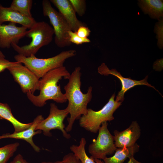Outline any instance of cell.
Masks as SVG:
<instances>
[{"instance_id": "25", "label": "cell", "mask_w": 163, "mask_h": 163, "mask_svg": "<svg viewBox=\"0 0 163 163\" xmlns=\"http://www.w3.org/2000/svg\"><path fill=\"white\" fill-rule=\"evenodd\" d=\"M19 62H11L5 58L4 54L0 55V73L8 68L15 65Z\"/></svg>"}, {"instance_id": "26", "label": "cell", "mask_w": 163, "mask_h": 163, "mask_svg": "<svg viewBox=\"0 0 163 163\" xmlns=\"http://www.w3.org/2000/svg\"><path fill=\"white\" fill-rule=\"evenodd\" d=\"M76 32L77 35L80 37L88 38L90 35L91 31L87 26H82L80 27Z\"/></svg>"}, {"instance_id": "13", "label": "cell", "mask_w": 163, "mask_h": 163, "mask_svg": "<svg viewBox=\"0 0 163 163\" xmlns=\"http://www.w3.org/2000/svg\"><path fill=\"white\" fill-rule=\"evenodd\" d=\"M44 119L42 115H39L34 119L31 125L28 128L19 132H14L11 134L7 133L2 135L0 136V139L13 138L24 140L28 143L36 152H40V149L34 143L33 138L34 136L41 133V131L36 130V129L38 124Z\"/></svg>"}, {"instance_id": "3", "label": "cell", "mask_w": 163, "mask_h": 163, "mask_svg": "<svg viewBox=\"0 0 163 163\" xmlns=\"http://www.w3.org/2000/svg\"><path fill=\"white\" fill-rule=\"evenodd\" d=\"M76 54L75 50H70L47 58H38L35 55L27 57L19 54L15 55L14 58L16 61L24 64L40 79L50 71L63 66L67 59Z\"/></svg>"}, {"instance_id": "15", "label": "cell", "mask_w": 163, "mask_h": 163, "mask_svg": "<svg viewBox=\"0 0 163 163\" xmlns=\"http://www.w3.org/2000/svg\"><path fill=\"white\" fill-rule=\"evenodd\" d=\"M7 21L20 24L29 29L36 22L33 17L26 16L9 7H5L0 4V24Z\"/></svg>"}, {"instance_id": "10", "label": "cell", "mask_w": 163, "mask_h": 163, "mask_svg": "<svg viewBox=\"0 0 163 163\" xmlns=\"http://www.w3.org/2000/svg\"><path fill=\"white\" fill-rule=\"evenodd\" d=\"M98 72L101 75L107 76L110 74L113 75L117 77L120 80L122 84V89L116 97V102H122L124 100L125 93L129 89L139 85H145L152 87L157 91L155 88L147 82L148 76L141 80L138 81L130 78H126L123 76L120 73L115 69H110L104 63H102L97 69Z\"/></svg>"}, {"instance_id": "1", "label": "cell", "mask_w": 163, "mask_h": 163, "mask_svg": "<svg viewBox=\"0 0 163 163\" xmlns=\"http://www.w3.org/2000/svg\"><path fill=\"white\" fill-rule=\"evenodd\" d=\"M81 69L79 66L75 68L68 78V82L64 87L65 94L68 101L66 109L70 114L68 119V124L65 127L68 133L72 130L75 120L86 114L88 104L92 98V86L89 87L85 94L81 91Z\"/></svg>"}, {"instance_id": "23", "label": "cell", "mask_w": 163, "mask_h": 163, "mask_svg": "<svg viewBox=\"0 0 163 163\" xmlns=\"http://www.w3.org/2000/svg\"><path fill=\"white\" fill-rule=\"evenodd\" d=\"M74 10L80 16H82L85 13L86 5L85 0H69Z\"/></svg>"}, {"instance_id": "14", "label": "cell", "mask_w": 163, "mask_h": 163, "mask_svg": "<svg viewBox=\"0 0 163 163\" xmlns=\"http://www.w3.org/2000/svg\"><path fill=\"white\" fill-rule=\"evenodd\" d=\"M58 9L70 27L72 31H76L78 28L86 24L77 18L76 13L69 0H50V1Z\"/></svg>"}, {"instance_id": "6", "label": "cell", "mask_w": 163, "mask_h": 163, "mask_svg": "<svg viewBox=\"0 0 163 163\" xmlns=\"http://www.w3.org/2000/svg\"><path fill=\"white\" fill-rule=\"evenodd\" d=\"M42 7L44 16L49 18L53 26L55 44L59 48L70 46L72 43L68 33L72 30L67 22L61 14L52 7L50 1L43 0Z\"/></svg>"}, {"instance_id": "28", "label": "cell", "mask_w": 163, "mask_h": 163, "mask_svg": "<svg viewBox=\"0 0 163 163\" xmlns=\"http://www.w3.org/2000/svg\"><path fill=\"white\" fill-rule=\"evenodd\" d=\"M24 159L20 154H18L10 163H23Z\"/></svg>"}, {"instance_id": "16", "label": "cell", "mask_w": 163, "mask_h": 163, "mask_svg": "<svg viewBox=\"0 0 163 163\" xmlns=\"http://www.w3.org/2000/svg\"><path fill=\"white\" fill-rule=\"evenodd\" d=\"M138 4L144 13L152 18L159 20L163 18V0H139Z\"/></svg>"}, {"instance_id": "24", "label": "cell", "mask_w": 163, "mask_h": 163, "mask_svg": "<svg viewBox=\"0 0 163 163\" xmlns=\"http://www.w3.org/2000/svg\"><path fill=\"white\" fill-rule=\"evenodd\" d=\"M68 33L70 41L72 43L79 45L83 43H89L91 42L90 40L88 38H84L79 36L76 31L74 32L70 30Z\"/></svg>"}, {"instance_id": "19", "label": "cell", "mask_w": 163, "mask_h": 163, "mask_svg": "<svg viewBox=\"0 0 163 163\" xmlns=\"http://www.w3.org/2000/svg\"><path fill=\"white\" fill-rule=\"evenodd\" d=\"M86 141L85 138L82 137L78 145H72L70 149L74 155L81 161L82 163H104L103 161L94 158L92 156L89 157L85 150Z\"/></svg>"}, {"instance_id": "20", "label": "cell", "mask_w": 163, "mask_h": 163, "mask_svg": "<svg viewBox=\"0 0 163 163\" xmlns=\"http://www.w3.org/2000/svg\"><path fill=\"white\" fill-rule=\"evenodd\" d=\"M33 2L32 0H13L9 7L24 15L32 17L31 10Z\"/></svg>"}, {"instance_id": "17", "label": "cell", "mask_w": 163, "mask_h": 163, "mask_svg": "<svg viewBox=\"0 0 163 163\" xmlns=\"http://www.w3.org/2000/svg\"><path fill=\"white\" fill-rule=\"evenodd\" d=\"M139 148V145L136 143L131 146L117 148L113 156L106 157L103 160L104 163H123L127 158L133 156Z\"/></svg>"}, {"instance_id": "11", "label": "cell", "mask_w": 163, "mask_h": 163, "mask_svg": "<svg viewBox=\"0 0 163 163\" xmlns=\"http://www.w3.org/2000/svg\"><path fill=\"white\" fill-rule=\"evenodd\" d=\"M27 28L18 27L16 24H0V47L9 48L11 44H18L20 39L26 36Z\"/></svg>"}, {"instance_id": "12", "label": "cell", "mask_w": 163, "mask_h": 163, "mask_svg": "<svg viewBox=\"0 0 163 163\" xmlns=\"http://www.w3.org/2000/svg\"><path fill=\"white\" fill-rule=\"evenodd\" d=\"M115 145L117 148L128 147L134 145L141 135L140 127L136 121H133L129 126L121 131L113 132Z\"/></svg>"}, {"instance_id": "2", "label": "cell", "mask_w": 163, "mask_h": 163, "mask_svg": "<svg viewBox=\"0 0 163 163\" xmlns=\"http://www.w3.org/2000/svg\"><path fill=\"white\" fill-rule=\"evenodd\" d=\"M70 74L66 67L62 66L46 73L40 80L39 94L35 96L30 92L27 94L30 101L35 106L43 107L49 100H53L58 103H63L67 101L65 94L61 91L59 81L62 78L68 79Z\"/></svg>"}, {"instance_id": "9", "label": "cell", "mask_w": 163, "mask_h": 163, "mask_svg": "<svg viewBox=\"0 0 163 163\" xmlns=\"http://www.w3.org/2000/svg\"><path fill=\"white\" fill-rule=\"evenodd\" d=\"M7 69L24 93L30 92L34 94L36 90H39L40 79L22 63L19 62Z\"/></svg>"}, {"instance_id": "31", "label": "cell", "mask_w": 163, "mask_h": 163, "mask_svg": "<svg viewBox=\"0 0 163 163\" xmlns=\"http://www.w3.org/2000/svg\"><path fill=\"white\" fill-rule=\"evenodd\" d=\"M23 163H29L28 162V161H27L26 160L24 159Z\"/></svg>"}, {"instance_id": "18", "label": "cell", "mask_w": 163, "mask_h": 163, "mask_svg": "<svg viewBox=\"0 0 163 163\" xmlns=\"http://www.w3.org/2000/svg\"><path fill=\"white\" fill-rule=\"evenodd\" d=\"M0 118L10 122L14 129V132H18L29 128L32 122L22 123L17 120L12 114L9 106L6 103L0 102Z\"/></svg>"}, {"instance_id": "21", "label": "cell", "mask_w": 163, "mask_h": 163, "mask_svg": "<svg viewBox=\"0 0 163 163\" xmlns=\"http://www.w3.org/2000/svg\"><path fill=\"white\" fill-rule=\"evenodd\" d=\"M20 144L18 142L0 148V163H6L14 155Z\"/></svg>"}, {"instance_id": "30", "label": "cell", "mask_w": 163, "mask_h": 163, "mask_svg": "<svg viewBox=\"0 0 163 163\" xmlns=\"http://www.w3.org/2000/svg\"><path fill=\"white\" fill-rule=\"evenodd\" d=\"M41 163H65L64 161L63 160L62 161H58L55 162H46L43 161L41 162Z\"/></svg>"}, {"instance_id": "27", "label": "cell", "mask_w": 163, "mask_h": 163, "mask_svg": "<svg viewBox=\"0 0 163 163\" xmlns=\"http://www.w3.org/2000/svg\"><path fill=\"white\" fill-rule=\"evenodd\" d=\"M62 160L65 163H82L81 161L72 152L65 155Z\"/></svg>"}, {"instance_id": "5", "label": "cell", "mask_w": 163, "mask_h": 163, "mask_svg": "<svg viewBox=\"0 0 163 163\" xmlns=\"http://www.w3.org/2000/svg\"><path fill=\"white\" fill-rule=\"evenodd\" d=\"M114 93L108 102L100 110L95 111L88 108L87 113L79 119L80 126L86 130L96 133L102 123L110 121L114 119L113 113L121 105V102L114 100Z\"/></svg>"}, {"instance_id": "4", "label": "cell", "mask_w": 163, "mask_h": 163, "mask_svg": "<svg viewBox=\"0 0 163 163\" xmlns=\"http://www.w3.org/2000/svg\"><path fill=\"white\" fill-rule=\"evenodd\" d=\"M29 29L26 36L31 38L30 44L22 46L11 44V46L18 54L27 57L35 55L40 48L49 44L52 41L54 34L53 27L44 21L36 22Z\"/></svg>"}, {"instance_id": "29", "label": "cell", "mask_w": 163, "mask_h": 163, "mask_svg": "<svg viewBox=\"0 0 163 163\" xmlns=\"http://www.w3.org/2000/svg\"><path fill=\"white\" fill-rule=\"evenodd\" d=\"M129 158V161L127 163H142L136 160L133 156H132Z\"/></svg>"}, {"instance_id": "32", "label": "cell", "mask_w": 163, "mask_h": 163, "mask_svg": "<svg viewBox=\"0 0 163 163\" xmlns=\"http://www.w3.org/2000/svg\"><path fill=\"white\" fill-rule=\"evenodd\" d=\"M3 54L2 51L0 50V55H2Z\"/></svg>"}, {"instance_id": "8", "label": "cell", "mask_w": 163, "mask_h": 163, "mask_svg": "<svg viewBox=\"0 0 163 163\" xmlns=\"http://www.w3.org/2000/svg\"><path fill=\"white\" fill-rule=\"evenodd\" d=\"M69 113L65 109H60L54 103H51L49 114L48 117L41 121L37 125L36 130H40L46 136H52L50 131L54 129L60 130L63 137L66 139L71 137L65 130L64 121Z\"/></svg>"}, {"instance_id": "22", "label": "cell", "mask_w": 163, "mask_h": 163, "mask_svg": "<svg viewBox=\"0 0 163 163\" xmlns=\"http://www.w3.org/2000/svg\"><path fill=\"white\" fill-rule=\"evenodd\" d=\"M154 32L156 34L157 39V45L161 49L163 48V18L158 20L155 24Z\"/></svg>"}, {"instance_id": "7", "label": "cell", "mask_w": 163, "mask_h": 163, "mask_svg": "<svg viewBox=\"0 0 163 163\" xmlns=\"http://www.w3.org/2000/svg\"><path fill=\"white\" fill-rule=\"evenodd\" d=\"M108 125L107 122L102 123L97 139L88 146V152L94 158L103 160L107 155L114 153L117 148L113 136L108 129Z\"/></svg>"}]
</instances>
